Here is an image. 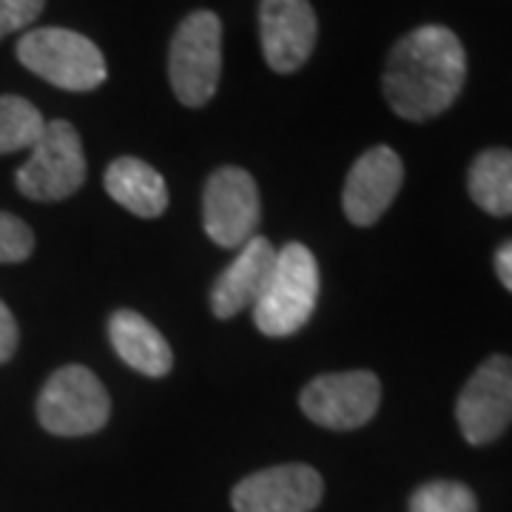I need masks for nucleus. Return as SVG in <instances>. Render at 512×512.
<instances>
[{"instance_id":"nucleus-1","label":"nucleus","mask_w":512,"mask_h":512,"mask_svg":"<svg viewBox=\"0 0 512 512\" xmlns=\"http://www.w3.org/2000/svg\"><path fill=\"white\" fill-rule=\"evenodd\" d=\"M467 80V55L453 29L427 23L390 49L382 89L387 106L404 120L424 123L450 109Z\"/></svg>"},{"instance_id":"nucleus-2","label":"nucleus","mask_w":512,"mask_h":512,"mask_svg":"<svg viewBox=\"0 0 512 512\" xmlns=\"http://www.w3.org/2000/svg\"><path fill=\"white\" fill-rule=\"evenodd\" d=\"M319 302V262L302 242L276 251V265L254 305L256 328L265 336H293L311 322Z\"/></svg>"},{"instance_id":"nucleus-3","label":"nucleus","mask_w":512,"mask_h":512,"mask_svg":"<svg viewBox=\"0 0 512 512\" xmlns=\"http://www.w3.org/2000/svg\"><path fill=\"white\" fill-rule=\"evenodd\" d=\"M18 60L63 92H92L106 83V57L92 40L72 29L46 26L20 37Z\"/></svg>"},{"instance_id":"nucleus-4","label":"nucleus","mask_w":512,"mask_h":512,"mask_svg":"<svg viewBox=\"0 0 512 512\" xmlns=\"http://www.w3.org/2000/svg\"><path fill=\"white\" fill-rule=\"evenodd\" d=\"M222 20L200 9L177 26L168 52V77L177 100L188 109L205 106L220 86Z\"/></svg>"},{"instance_id":"nucleus-5","label":"nucleus","mask_w":512,"mask_h":512,"mask_svg":"<svg viewBox=\"0 0 512 512\" xmlns=\"http://www.w3.org/2000/svg\"><path fill=\"white\" fill-rule=\"evenodd\" d=\"M109 416L106 387L83 365L60 367L37 396V421L52 436H92L106 427Z\"/></svg>"},{"instance_id":"nucleus-6","label":"nucleus","mask_w":512,"mask_h":512,"mask_svg":"<svg viewBox=\"0 0 512 512\" xmlns=\"http://www.w3.org/2000/svg\"><path fill=\"white\" fill-rule=\"evenodd\" d=\"M15 183L23 197L37 202L72 197L86 183V154L77 128L66 120L46 123L35 146L29 148V160L18 168Z\"/></svg>"},{"instance_id":"nucleus-7","label":"nucleus","mask_w":512,"mask_h":512,"mask_svg":"<svg viewBox=\"0 0 512 512\" xmlns=\"http://www.w3.org/2000/svg\"><path fill=\"white\" fill-rule=\"evenodd\" d=\"M382 402V384L370 370L325 373L302 393V413L328 430H356L376 416Z\"/></svg>"},{"instance_id":"nucleus-8","label":"nucleus","mask_w":512,"mask_h":512,"mask_svg":"<svg viewBox=\"0 0 512 512\" xmlns=\"http://www.w3.org/2000/svg\"><path fill=\"white\" fill-rule=\"evenodd\" d=\"M461 436L470 444H490L512 424V359L490 356L461 387L456 402Z\"/></svg>"},{"instance_id":"nucleus-9","label":"nucleus","mask_w":512,"mask_h":512,"mask_svg":"<svg viewBox=\"0 0 512 512\" xmlns=\"http://www.w3.org/2000/svg\"><path fill=\"white\" fill-rule=\"evenodd\" d=\"M202 222L205 234L220 248H242L256 237L259 191L245 168L222 165L208 177L202 194Z\"/></svg>"},{"instance_id":"nucleus-10","label":"nucleus","mask_w":512,"mask_h":512,"mask_svg":"<svg viewBox=\"0 0 512 512\" xmlns=\"http://www.w3.org/2000/svg\"><path fill=\"white\" fill-rule=\"evenodd\" d=\"M322 476L308 464L268 467L242 478L231 504L237 512H311L322 501Z\"/></svg>"},{"instance_id":"nucleus-11","label":"nucleus","mask_w":512,"mask_h":512,"mask_svg":"<svg viewBox=\"0 0 512 512\" xmlns=\"http://www.w3.org/2000/svg\"><path fill=\"white\" fill-rule=\"evenodd\" d=\"M319 35L316 12L308 0H262L259 37L268 66L279 74L302 69L313 55Z\"/></svg>"},{"instance_id":"nucleus-12","label":"nucleus","mask_w":512,"mask_h":512,"mask_svg":"<svg viewBox=\"0 0 512 512\" xmlns=\"http://www.w3.org/2000/svg\"><path fill=\"white\" fill-rule=\"evenodd\" d=\"M402 183V157L390 146H373L353 163L345 180V191H342L345 217L359 228L376 225L390 208V202L396 200Z\"/></svg>"},{"instance_id":"nucleus-13","label":"nucleus","mask_w":512,"mask_h":512,"mask_svg":"<svg viewBox=\"0 0 512 512\" xmlns=\"http://www.w3.org/2000/svg\"><path fill=\"white\" fill-rule=\"evenodd\" d=\"M276 265V248L265 237L248 239L234 262L225 268L211 291V311L217 319H231L254 308Z\"/></svg>"},{"instance_id":"nucleus-14","label":"nucleus","mask_w":512,"mask_h":512,"mask_svg":"<svg viewBox=\"0 0 512 512\" xmlns=\"http://www.w3.org/2000/svg\"><path fill=\"white\" fill-rule=\"evenodd\" d=\"M109 339L114 353L131 370L143 376L160 379V376H168V370L174 365V356L163 333L137 311L111 313Z\"/></svg>"},{"instance_id":"nucleus-15","label":"nucleus","mask_w":512,"mask_h":512,"mask_svg":"<svg viewBox=\"0 0 512 512\" xmlns=\"http://www.w3.org/2000/svg\"><path fill=\"white\" fill-rule=\"evenodd\" d=\"M106 191L117 205H123L134 217L154 220L168 208V188L163 174L137 157H117L106 168Z\"/></svg>"},{"instance_id":"nucleus-16","label":"nucleus","mask_w":512,"mask_h":512,"mask_svg":"<svg viewBox=\"0 0 512 512\" xmlns=\"http://www.w3.org/2000/svg\"><path fill=\"white\" fill-rule=\"evenodd\" d=\"M470 197L481 211L493 217L512 214V151L510 148H487L481 151L467 174Z\"/></svg>"},{"instance_id":"nucleus-17","label":"nucleus","mask_w":512,"mask_h":512,"mask_svg":"<svg viewBox=\"0 0 512 512\" xmlns=\"http://www.w3.org/2000/svg\"><path fill=\"white\" fill-rule=\"evenodd\" d=\"M43 128L46 120L29 100L15 94L0 97V154L32 148L43 134Z\"/></svg>"},{"instance_id":"nucleus-18","label":"nucleus","mask_w":512,"mask_h":512,"mask_svg":"<svg viewBox=\"0 0 512 512\" xmlns=\"http://www.w3.org/2000/svg\"><path fill=\"white\" fill-rule=\"evenodd\" d=\"M410 512H478V501L461 481H427L410 498Z\"/></svg>"},{"instance_id":"nucleus-19","label":"nucleus","mask_w":512,"mask_h":512,"mask_svg":"<svg viewBox=\"0 0 512 512\" xmlns=\"http://www.w3.org/2000/svg\"><path fill=\"white\" fill-rule=\"evenodd\" d=\"M35 251V234L26 222L0 211V262H23Z\"/></svg>"},{"instance_id":"nucleus-20","label":"nucleus","mask_w":512,"mask_h":512,"mask_svg":"<svg viewBox=\"0 0 512 512\" xmlns=\"http://www.w3.org/2000/svg\"><path fill=\"white\" fill-rule=\"evenodd\" d=\"M46 0H0V40L35 23Z\"/></svg>"},{"instance_id":"nucleus-21","label":"nucleus","mask_w":512,"mask_h":512,"mask_svg":"<svg viewBox=\"0 0 512 512\" xmlns=\"http://www.w3.org/2000/svg\"><path fill=\"white\" fill-rule=\"evenodd\" d=\"M18 342H20L18 322H15L12 311L6 308V302L0 299V365H3V362H9V359L15 356Z\"/></svg>"},{"instance_id":"nucleus-22","label":"nucleus","mask_w":512,"mask_h":512,"mask_svg":"<svg viewBox=\"0 0 512 512\" xmlns=\"http://www.w3.org/2000/svg\"><path fill=\"white\" fill-rule=\"evenodd\" d=\"M495 274L501 279V285L512 293V239L495 251Z\"/></svg>"}]
</instances>
